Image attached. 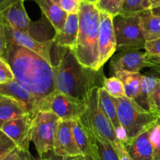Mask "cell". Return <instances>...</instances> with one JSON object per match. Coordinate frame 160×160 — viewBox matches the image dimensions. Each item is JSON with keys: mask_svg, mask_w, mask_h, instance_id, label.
<instances>
[{"mask_svg": "<svg viewBox=\"0 0 160 160\" xmlns=\"http://www.w3.org/2000/svg\"><path fill=\"white\" fill-rule=\"evenodd\" d=\"M2 56L11 67L15 80L37 97L42 111H45L48 99L56 92L53 65L34 52L10 41H7Z\"/></svg>", "mask_w": 160, "mask_h": 160, "instance_id": "6da1fadb", "label": "cell"}, {"mask_svg": "<svg viewBox=\"0 0 160 160\" xmlns=\"http://www.w3.org/2000/svg\"><path fill=\"white\" fill-rule=\"evenodd\" d=\"M57 46L59 61L53 64L56 90L86 101L88 92L92 88L102 87L105 78L103 69L96 71L85 67L77 59L71 49Z\"/></svg>", "mask_w": 160, "mask_h": 160, "instance_id": "7a4b0ae2", "label": "cell"}, {"mask_svg": "<svg viewBox=\"0 0 160 160\" xmlns=\"http://www.w3.org/2000/svg\"><path fill=\"white\" fill-rule=\"evenodd\" d=\"M78 17L79 31L74 48L72 50L81 64L98 71L100 10L95 3L83 1Z\"/></svg>", "mask_w": 160, "mask_h": 160, "instance_id": "3957f363", "label": "cell"}, {"mask_svg": "<svg viewBox=\"0 0 160 160\" xmlns=\"http://www.w3.org/2000/svg\"><path fill=\"white\" fill-rule=\"evenodd\" d=\"M114 100L119 120L125 133L126 141L124 143L149 130L156 124L158 116L144 109L132 99L124 97H114Z\"/></svg>", "mask_w": 160, "mask_h": 160, "instance_id": "277c9868", "label": "cell"}, {"mask_svg": "<svg viewBox=\"0 0 160 160\" xmlns=\"http://www.w3.org/2000/svg\"><path fill=\"white\" fill-rule=\"evenodd\" d=\"M98 86L92 88L86 99V109L79 120L86 130L98 137L107 141L115 148L122 142L119 139L113 125L102 110L98 101Z\"/></svg>", "mask_w": 160, "mask_h": 160, "instance_id": "5b68a950", "label": "cell"}, {"mask_svg": "<svg viewBox=\"0 0 160 160\" xmlns=\"http://www.w3.org/2000/svg\"><path fill=\"white\" fill-rule=\"evenodd\" d=\"M60 120L50 111H40L33 119L31 141L34 143L41 160L45 154L53 151L55 135Z\"/></svg>", "mask_w": 160, "mask_h": 160, "instance_id": "8992f818", "label": "cell"}, {"mask_svg": "<svg viewBox=\"0 0 160 160\" xmlns=\"http://www.w3.org/2000/svg\"><path fill=\"white\" fill-rule=\"evenodd\" d=\"M117 41V51L145 50V40L141 28L140 15L122 17L117 15L112 18Z\"/></svg>", "mask_w": 160, "mask_h": 160, "instance_id": "52a82bcc", "label": "cell"}, {"mask_svg": "<svg viewBox=\"0 0 160 160\" xmlns=\"http://www.w3.org/2000/svg\"><path fill=\"white\" fill-rule=\"evenodd\" d=\"M85 109L86 101L78 100L56 90L48 99L45 111H52L61 120L74 121L80 119Z\"/></svg>", "mask_w": 160, "mask_h": 160, "instance_id": "ba28073f", "label": "cell"}, {"mask_svg": "<svg viewBox=\"0 0 160 160\" xmlns=\"http://www.w3.org/2000/svg\"><path fill=\"white\" fill-rule=\"evenodd\" d=\"M148 59L145 51L142 50H121L116 51L110 62L112 74L117 72L141 73V71L148 67Z\"/></svg>", "mask_w": 160, "mask_h": 160, "instance_id": "9c48e42d", "label": "cell"}, {"mask_svg": "<svg viewBox=\"0 0 160 160\" xmlns=\"http://www.w3.org/2000/svg\"><path fill=\"white\" fill-rule=\"evenodd\" d=\"M5 24L7 41L17 43L21 46L25 47L31 51L34 52L45 60L47 62L53 65L52 60V49L53 46L52 39L50 40L41 41L37 40L33 36L24 31L15 29L9 25Z\"/></svg>", "mask_w": 160, "mask_h": 160, "instance_id": "30bf717a", "label": "cell"}, {"mask_svg": "<svg viewBox=\"0 0 160 160\" xmlns=\"http://www.w3.org/2000/svg\"><path fill=\"white\" fill-rule=\"evenodd\" d=\"M100 14L101 23L98 38V67L101 69L117 51V41L112 22L113 17L102 11H100Z\"/></svg>", "mask_w": 160, "mask_h": 160, "instance_id": "8fae6325", "label": "cell"}, {"mask_svg": "<svg viewBox=\"0 0 160 160\" xmlns=\"http://www.w3.org/2000/svg\"><path fill=\"white\" fill-rule=\"evenodd\" d=\"M33 119L29 115L8 121L1 129L20 150H29Z\"/></svg>", "mask_w": 160, "mask_h": 160, "instance_id": "7c38bea8", "label": "cell"}, {"mask_svg": "<svg viewBox=\"0 0 160 160\" xmlns=\"http://www.w3.org/2000/svg\"><path fill=\"white\" fill-rule=\"evenodd\" d=\"M0 94L11 97L21 104L32 119L42 111V106L37 97L15 79L0 84Z\"/></svg>", "mask_w": 160, "mask_h": 160, "instance_id": "4fadbf2b", "label": "cell"}, {"mask_svg": "<svg viewBox=\"0 0 160 160\" xmlns=\"http://www.w3.org/2000/svg\"><path fill=\"white\" fill-rule=\"evenodd\" d=\"M73 121L60 120L55 135L53 153L56 156L67 157L82 155L77 146L72 132Z\"/></svg>", "mask_w": 160, "mask_h": 160, "instance_id": "5bb4252c", "label": "cell"}, {"mask_svg": "<svg viewBox=\"0 0 160 160\" xmlns=\"http://www.w3.org/2000/svg\"><path fill=\"white\" fill-rule=\"evenodd\" d=\"M23 3L24 0H15L10 6L0 13V17L6 24L33 36L32 27L34 24L30 20Z\"/></svg>", "mask_w": 160, "mask_h": 160, "instance_id": "9a60e30c", "label": "cell"}, {"mask_svg": "<svg viewBox=\"0 0 160 160\" xmlns=\"http://www.w3.org/2000/svg\"><path fill=\"white\" fill-rule=\"evenodd\" d=\"M149 130L150 129L123 144L133 160H153Z\"/></svg>", "mask_w": 160, "mask_h": 160, "instance_id": "2e32d148", "label": "cell"}, {"mask_svg": "<svg viewBox=\"0 0 160 160\" xmlns=\"http://www.w3.org/2000/svg\"><path fill=\"white\" fill-rule=\"evenodd\" d=\"M79 31V17L78 13L68 14L62 31L56 33L52 38L53 43L62 47L74 48Z\"/></svg>", "mask_w": 160, "mask_h": 160, "instance_id": "e0dca14e", "label": "cell"}, {"mask_svg": "<svg viewBox=\"0 0 160 160\" xmlns=\"http://www.w3.org/2000/svg\"><path fill=\"white\" fill-rule=\"evenodd\" d=\"M98 101H99V105L102 110L105 113L106 117L110 121L112 125H113L119 139L123 144L126 141L125 133L123 129L122 128L120 120H119L117 105H116L114 97L109 95L104 88L99 87V89H98Z\"/></svg>", "mask_w": 160, "mask_h": 160, "instance_id": "ac0fdd59", "label": "cell"}, {"mask_svg": "<svg viewBox=\"0 0 160 160\" xmlns=\"http://www.w3.org/2000/svg\"><path fill=\"white\" fill-rule=\"evenodd\" d=\"M42 9L44 16L54 28L56 33L62 31L68 13L52 0H34Z\"/></svg>", "mask_w": 160, "mask_h": 160, "instance_id": "d6986e66", "label": "cell"}, {"mask_svg": "<svg viewBox=\"0 0 160 160\" xmlns=\"http://www.w3.org/2000/svg\"><path fill=\"white\" fill-rule=\"evenodd\" d=\"M86 130L90 138L92 155L95 160H120L115 148L110 142L98 137L89 130Z\"/></svg>", "mask_w": 160, "mask_h": 160, "instance_id": "ffe728a7", "label": "cell"}, {"mask_svg": "<svg viewBox=\"0 0 160 160\" xmlns=\"http://www.w3.org/2000/svg\"><path fill=\"white\" fill-rule=\"evenodd\" d=\"M27 114V110L21 104L11 97L0 94V128L8 121Z\"/></svg>", "mask_w": 160, "mask_h": 160, "instance_id": "44dd1931", "label": "cell"}, {"mask_svg": "<svg viewBox=\"0 0 160 160\" xmlns=\"http://www.w3.org/2000/svg\"><path fill=\"white\" fill-rule=\"evenodd\" d=\"M141 28L146 42L160 38V17L155 15L150 10L140 14Z\"/></svg>", "mask_w": 160, "mask_h": 160, "instance_id": "7402d4cb", "label": "cell"}, {"mask_svg": "<svg viewBox=\"0 0 160 160\" xmlns=\"http://www.w3.org/2000/svg\"><path fill=\"white\" fill-rule=\"evenodd\" d=\"M160 82V78L153 75H144L141 83L140 89L134 101L140 105L144 109L149 111V98L152 93L154 90L156 86Z\"/></svg>", "mask_w": 160, "mask_h": 160, "instance_id": "603a6c76", "label": "cell"}, {"mask_svg": "<svg viewBox=\"0 0 160 160\" xmlns=\"http://www.w3.org/2000/svg\"><path fill=\"white\" fill-rule=\"evenodd\" d=\"M114 76L121 80L124 86L126 97L134 100L138 93L141 83L144 75L142 73H128V72H117Z\"/></svg>", "mask_w": 160, "mask_h": 160, "instance_id": "cb8c5ba5", "label": "cell"}, {"mask_svg": "<svg viewBox=\"0 0 160 160\" xmlns=\"http://www.w3.org/2000/svg\"><path fill=\"white\" fill-rule=\"evenodd\" d=\"M72 132H73L75 142H76L77 146L81 153L82 155H92V149H91L90 138H89L88 133L83 126L82 123L79 119L73 121Z\"/></svg>", "mask_w": 160, "mask_h": 160, "instance_id": "d4e9b609", "label": "cell"}, {"mask_svg": "<svg viewBox=\"0 0 160 160\" xmlns=\"http://www.w3.org/2000/svg\"><path fill=\"white\" fill-rule=\"evenodd\" d=\"M102 87L112 97L121 98L126 97L123 83L117 77L112 76L110 78H106L105 76L102 82Z\"/></svg>", "mask_w": 160, "mask_h": 160, "instance_id": "484cf974", "label": "cell"}, {"mask_svg": "<svg viewBox=\"0 0 160 160\" xmlns=\"http://www.w3.org/2000/svg\"><path fill=\"white\" fill-rule=\"evenodd\" d=\"M144 0H123L119 15L122 17H132L140 15L145 10L143 6Z\"/></svg>", "mask_w": 160, "mask_h": 160, "instance_id": "4316f807", "label": "cell"}, {"mask_svg": "<svg viewBox=\"0 0 160 160\" xmlns=\"http://www.w3.org/2000/svg\"><path fill=\"white\" fill-rule=\"evenodd\" d=\"M123 0H98L96 6L100 11L106 12L112 17L118 15Z\"/></svg>", "mask_w": 160, "mask_h": 160, "instance_id": "83f0119b", "label": "cell"}, {"mask_svg": "<svg viewBox=\"0 0 160 160\" xmlns=\"http://www.w3.org/2000/svg\"><path fill=\"white\" fill-rule=\"evenodd\" d=\"M149 134L152 146L153 160H160V127L155 124L150 129Z\"/></svg>", "mask_w": 160, "mask_h": 160, "instance_id": "f1b7e54d", "label": "cell"}, {"mask_svg": "<svg viewBox=\"0 0 160 160\" xmlns=\"http://www.w3.org/2000/svg\"><path fill=\"white\" fill-rule=\"evenodd\" d=\"M17 147L15 143L0 128V159Z\"/></svg>", "mask_w": 160, "mask_h": 160, "instance_id": "f546056e", "label": "cell"}, {"mask_svg": "<svg viewBox=\"0 0 160 160\" xmlns=\"http://www.w3.org/2000/svg\"><path fill=\"white\" fill-rule=\"evenodd\" d=\"M145 51L148 60L160 61V38L156 40L146 42Z\"/></svg>", "mask_w": 160, "mask_h": 160, "instance_id": "4dcf8cb0", "label": "cell"}, {"mask_svg": "<svg viewBox=\"0 0 160 160\" xmlns=\"http://www.w3.org/2000/svg\"><path fill=\"white\" fill-rule=\"evenodd\" d=\"M15 79L11 67L3 56H0V84Z\"/></svg>", "mask_w": 160, "mask_h": 160, "instance_id": "1f68e13d", "label": "cell"}, {"mask_svg": "<svg viewBox=\"0 0 160 160\" xmlns=\"http://www.w3.org/2000/svg\"><path fill=\"white\" fill-rule=\"evenodd\" d=\"M149 111L158 117L160 116V82L150 96Z\"/></svg>", "mask_w": 160, "mask_h": 160, "instance_id": "d6a6232c", "label": "cell"}, {"mask_svg": "<svg viewBox=\"0 0 160 160\" xmlns=\"http://www.w3.org/2000/svg\"><path fill=\"white\" fill-rule=\"evenodd\" d=\"M83 1L84 0H59V6L68 14L78 13Z\"/></svg>", "mask_w": 160, "mask_h": 160, "instance_id": "836d02e7", "label": "cell"}, {"mask_svg": "<svg viewBox=\"0 0 160 160\" xmlns=\"http://www.w3.org/2000/svg\"><path fill=\"white\" fill-rule=\"evenodd\" d=\"M7 48V37L6 28L2 19L0 17V56H2Z\"/></svg>", "mask_w": 160, "mask_h": 160, "instance_id": "e575fe53", "label": "cell"}, {"mask_svg": "<svg viewBox=\"0 0 160 160\" xmlns=\"http://www.w3.org/2000/svg\"><path fill=\"white\" fill-rule=\"evenodd\" d=\"M148 68L150 75L158 77L160 78V61H151L148 60Z\"/></svg>", "mask_w": 160, "mask_h": 160, "instance_id": "d590c367", "label": "cell"}, {"mask_svg": "<svg viewBox=\"0 0 160 160\" xmlns=\"http://www.w3.org/2000/svg\"><path fill=\"white\" fill-rule=\"evenodd\" d=\"M115 150L117 152V155H118L120 160H133L132 158L131 157V155L128 154V152H127L126 148H125L124 145H123V143L120 144L119 145H117L115 147Z\"/></svg>", "mask_w": 160, "mask_h": 160, "instance_id": "8d00e7d4", "label": "cell"}, {"mask_svg": "<svg viewBox=\"0 0 160 160\" xmlns=\"http://www.w3.org/2000/svg\"><path fill=\"white\" fill-rule=\"evenodd\" d=\"M143 6L145 10H150L154 8L159 7L160 0H144Z\"/></svg>", "mask_w": 160, "mask_h": 160, "instance_id": "74e56055", "label": "cell"}, {"mask_svg": "<svg viewBox=\"0 0 160 160\" xmlns=\"http://www.w3.org/2000/svg\"><path fill=\"white\" fill-rule=\"evenodd\" d=\"M62 160H95L91 155H78L75 156L62 157Z\"/></svg>", "mask_w": 160, "mask_h": 160, "instance_id": "f35d334b", "label": "cell"}, {"mask_svg": "<svg viewBox=\"0 0 160 160\" xmlns=\"http://www.w3.org/2000/svg\"><path fill=\"white\" fill-rule=\"evenodd\" d=\"M19 154H20V148L17 147L0 160H18Z\"/></svg>", "mask_w": 160, "mask_h": 160, "instance_id": "ab89813d", "label": "cell"}, {"mask_svg": "<svg viewBox=\"0 0 160 160\" xmlns=\"http://www.w3.org/2000/svg\"><path fill=\"white\" fill-rule=\"evenodd\" d=\"M18 160H37L32 155L29 150H20L19 154Z\"/></svg>", "mask_w": 160, "mask_h": 160, "instance_id": "60d3db41", "label": "cell"}, {"mask_svg": "<svg viewBox=\"0 0 160 160\" xmlns=\"http://www.w3.org/2000/svg\"><path fill=\"white\" fill-rule=\"evenodd\" d=\"M15 0H0V13L10 6Z\"/></svg>", "mask_w": 160, "mask_h": 160, "instance_id": "b9f144b4", "label": "cell"}, {"mask_svg": "<svg viewBox=\"0 0 160 160\" xmlns=\"http://www.w3.org/2000/svg\"><path fill=\"white\" fill-rule=\"evenodd\" d=\"M151 12L153 14H155V15L159 16V17H160V6H159V7L154 8V9H151Z\"/></svg>", "mask_w": 160, "mask_h": 160, "instance_id": "7bdbcfd3", "label": "cell"}, {"mask_svg": "<svg viewBox=\"0 0 160 160\" xmlns=\"http://www.w3.org/2000/svg\"><path fill=\"white\" fill-rule=\"evenodd\" d=\"M85 2H88V3H95L96 4V3L98 2V0H84Z\"/></svg>", "mask_w": 160, "mask_h": 160, "instance_id": "ee69618b", "label": "cell"}, {"mask_svg": "<svg viewBox=\"0 0 160 160\" xmlns=\"http://www.w3.org/2000/svg\"><path fill=\"white\" fill-rule=\"evenodd\" d=\"M156 125H159V126L160 127V116H159V117L157 118V119H156Z\"/></svg>", "mask_w": 160, "mask_h": 160, "instance_id": "f6af8a7d", "label": "cell"}, {"mask_svg": "<svg viewBox=\"0 0 160 160\" xmlns=\"http://www.w3.org/2000/svg\"><path fill=\"white\" fill-rule=\"evenodd\" d=\"M42 160H62V158L60 159H57V158H43Z\"/></svg>", "mask_w": 160, "mask_h": 160, "instance_id": "bcb514c9", "label": "cell"}, {"mask_svg": "<svg viewBox=\"0 0 160 160\" xmlns=\"http://www.w3.org/2000/svg\"><path fill=\"white\" fill-rule=\"evenodd\" d=\"M53 2H55V3H56V4H58L59 6V0H52Z\"/></svg>", "mask_w": 160, "mask_h": 160, "instance_id": "7dc6e473", "label": "cell"}]
</instances>
